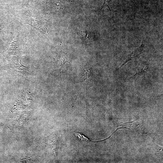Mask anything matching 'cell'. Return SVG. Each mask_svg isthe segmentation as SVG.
Returning a JSON list of instances; mask_svg holds the SVG:
<instances>
[{
    "label": "cell",
    "mask_w": 163,
    "mask_h": 163,
    "mask_svg": "<svg viewBox=\"0 0 163 163\" xmlns=\"http://www.w3.org/2000/svg\"><path fill=\"white\" fill-rule=\"evenodd\" d=\"M144 49V43H142L141 46L135 49L131 54H126L125 61L118 70L122 67L128 62L136 59L143 53Z\"/></svg>",
    "instance_id": "6da1fadb"
},
{
    "label": "cell",
    "mask_w": 163,
    "mask_h": 163,
    "mask_svg": "<svg viewBox=\"0 0 163 163\" xmlns=\"http://www.w3.org/2000/svg\"><path fill=\"white\" fill-rule=\"evenodd\" d=\"M148 68V65L147 63L143 62H139L137 67L135 68L137 71L136 74L132 77L145 75L147 72Z\"/></svg>",
    "instance_id": "7a4b0ae2"
},
{
    "label": "cell",
    "mask_w": 163,
    "mask_h": 163,
    "mask_svg": "<svg viewBox=\"0 0 163 163\" xmlns=\"http://www.w3.org/2000/svg\"><path fill=\"white\" fill-rule=\"evenodd\" d=\"M46 144L54 150L56 154L59 149V145L57 140L54 138L48 137L46 141Z\"/></svg>",
    "instance_id": "3957f363"
},
{
    "label": "cell",
    "mask_w": 163,
    "mask_h": 163,
    "mask_svg": "<svg viewBox=\"0 0 163 163\" xmlns=\"http://www.w3.org/2000/svg\"><path fill=\"white\" fill-rule=\"evenodd\" d=\"M75 135L78 137L79 139L81 141L84 140L86 141H89V139L85 137L84 135L79 133H75Z\"/></svg>",
    "instance_id": "277c9868"
},
{
    "label": "cell",
    "mask_w": 163,
    "mask_h": 163,
    "mask_svg": "<svg viewBox=\"0 0 163 163\" xmlns=\"http://www.w3.org/2000/svg\"><path fill=\"white\" fill-rule=\"evenodd\" d=\"M83 76L85 80H87L89 79L91 76V72L90 69H85L83 73Z\"/></svg>",
    "instance_id": "5b68a950"
},
{
    "label": "cell",
    "mask_w": 163,
    "mask_h": 163,
    "mask_svg": "<svg viewBox=\"0 0 163 163\" xmlns=\"http://www.w3.org/2000/svg\"><path fill=\"white\" fill-rule=\"evenodd\" d=\"M104 3L102 7L101 8V9H102L103 8H104L105 6H107L109 8V9L110 11H111V9L109 6V3L107 1V0H104Z\"/></svg>",
    "instance_id": "8992f818"
},
{
    "label": "cell",
    "mask_w": 163,
    "mask_h": 163,
    "mask_svg": "<svg viewBox=\"0 0 163 163\" xmlns=\"http://www.w3.org/2000/svg\"><path fill=\"white\" fill-rule=\"evenodd\" d=\"M82 34V35L84 37H85L86 39H89V38L88 37V32L87 31H86L85 32L84 31V33L81 30Z\"/></svg>",
    "instance_id": "52a82bcc"
}]
</instances>
